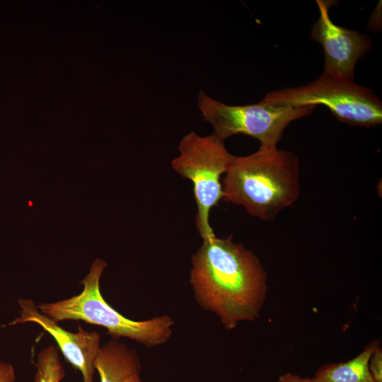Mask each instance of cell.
<instances>
[{"instance_id": "obj_11", "label": "cell", "mask_w": 382, "mask_h": 382, "mask_svg": "<svg viewBox=\"0 0 382 382\" xmlns=\"http://www.w3.org/2000/svg\"><path fill=\"white\" fill-rule=\"evenodd\" d=\"M65 375L57 347L49 346L37 356L33 382H60Z\"/></svg>"}, {"instance_id": "obj_7", "label": "cell", "mask_w": 382, "mask_h": 382, "mask_svg": "<svg viewBox=\"0 0 382 382\" xmlns=\"http://www.w3.org/2000/svg\"><path fill=\"white\" fill-rule=\"evenodd\" d=\"M317 0L319 17L313 24L311 38L319 43L324 53V73L354 79V69L371 47V40L364 33L336 25L329 8L333 3Z\"/></svg>"}, {"instance_id": "obj_3", "label": "cell", "mask_w": 382, "mask_h": 382, "mask_svg": "<svg viewBox=\"0 0 382 382\" xmlns=\"http://www.w3.org/2000/svg\"><path fill=\"white\" fill-rule=\"evenodd\" d=\"M106 267L105 261L96 260L88 274L81 281L83 289L79 295L54 303H40L37 306L38 310L56 323L76 320L102 326L115 340L125 337L149 347L166 343L173 333L174 325L169 316L132 320L121 315L103 298L100 279Z\"/></svg>"}, {"instance_id": "obj_6", "label": "cell", "mask_w": 382, "mask_h": 382, "mask_svg": "<svg viewBox=\"0 0 382 382\" xmlns=\"http://www.w3.org/2000/svg\"><path fill=\"white\" fill-rule=\"evenodd\" d=\"M197 105L213 128L212 134L224 141L236 134L252 137L260 146H277L286 128L292 122L311 114L316 106H273L260 100L242 105L225 104L200 91Z\"/></svg>"}, {"instance_id": "obj_14", "label": "cell", "mask_w": 382, "mask_h": 382, "mask_svg": "<svg viewBox=\"0 0 382 382\" xmlns=\"http://www.w3.org/2000/svg\"><path fill=\"white\" fill-rule=\"evenodd\" d=\"M277 382H318L313 377H302L297 374L287 372L282 374Z\"/></svg>"}, {"instance_id": "obj_8", "label": "cell", "mask_w": 382, "mask_h": 382, "mask_svg": "<svg viewBox=\"0 0 382 382\" xmlns=\"http://www.w3.org/2000/svg\"><path fill=\"white\" fill-rule=\"evenodd\" d=\"M20 317L8 325L35 323L40 325L56 340L62 354L72 366L79 370L83 382H93L95 360L100 348V335L79 327L78 332L64 330L57 323L41 313L31 299H20Z\"/></svg>"}, {"instance_id": "obj_13", "label": "cell", "mask_w": 382, "mask_h": 382, "mask_svg": "<svg viewBox=\"0 0 382 382\" xmlns=\"http://www.w3.org/2000/svg\"><path fill=\"white\" fill-rule=\"evenodd\" d=\"M16 374L13 366L0 361V382H15Z\"/></svg>"}, {"instance_id": "obj_4", "label": "cell", "mask_w": 382, "mask_h": 382, "mask_svg": "<svg viewBox=\"0 0 382 382\" xmlns=\"http://www.w3.org/2000/svg\"><path fill=\"white\" fill-rule=\"evenodd\" d=\"M262 101L276 107L325 105L338 121L352 127L382 122V102L370 88L324 72L305 85L269 92Z\"/></svg>"}, {"instance_id": "obj_1", "label": "cell", "mask_w": 382, "mask_h": 382, "mask_svg": "<svg viewBox=\"0 0 382 382\" xmlns=\"http://www.w3.org/2000/svg\"><path fill=\"white\" fill-rule=\"evenodd\" d=\"M190 282L197 302L218 316L226 330L256 320L267 292L258 257L231 237L203 241L191 257Z\"/></svg>"}, {"instance_id": "obj_10", "label": "cell", "mask_w": 382, "mask_h": 382, "mask_svg": "<svg viewBox=\"0 0 382 382\" xmlns=\"http://www.w3.org/2000/svg\"><path fill=\"white\" fill-rule=\"evenodd\" d=\"M379 345L378 340H373L347 361L325 364L315 372L313 378L318 382H375L369 370V360Z\"/></svg>"}, {"instance_id": "obj_2", "label": "cell", "mask_w": 382, "mask_h": 382, "mask_svg": "<svg viewBox=\"0 0 382 382\" xmlns=\"http://www.w3.org/2000/svg\"><path fill=\"white\" fill-rule=\"evenodd\" d=\"M225 174L222 199L265 221L274 220L299 197L300 163L291 151L259 146L250 155L234 156Z\"/></svg>"}, {"instance_id": "obj_12", "label": "cell", "mask_w": 382, "mask_h": 382, "mask_svg": "<svg viewBox=\"0 0 382 382\" xmlns=\"http://www.w3.org/2000/svg\"><path fill=\"white\" fill-rule=\"evenodd\" d=\"M369 370L375 382H382V349L379 345L369 360Z\"/></svg>"}, {"instance_id": "obj_5", "label": "cell", "mask_w": 382, "mask_h": 382, "mask_svg": "<svg viewBox=\"0 0 382 382\" xmlns=\"http://www.w3.org/2000/svg\"><path fill=\"white\" fill-rule=\"evenodd\" d=\"M180 154L171 166L180 176L190 180L197 206L195 226L202 241L216 235L209 223L211 209L223 197L221 177L226 173L233 158L224 141L214 134L202 137L190 132L180 140Z\"/></svg>"}, {"instance_id": "obj_9", "label": "cell", "mask_w": 382, "mask_h": 382, "mask_svg": "<svg viewBox=\"0 0 382 382\" xmlns=\"http://www.w3.org/2000/svg\"><path fill=\"white\" fill-rule=\"evenodd\" d=\"M94 367L100 382H126L141 369L135 351L115 339L100 347Z\"/></svg>"}, {"instance_id": "obj_15", "label": "cell", "mask_w": 382, "mask_h": 382, "mask_svg": "<svg viewBox=\"0 0 382 382\" xmlns=\"http://www.w3.org/2000/svg\"><path fill=\"white\" fill-rule=\"evenodd\" d=\"M126 382H142L140 378V373L132 375L127 380Z\"/></svg>"}]
</instances>
